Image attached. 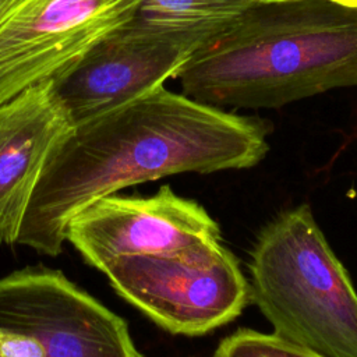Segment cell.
<instances>
[{"mask_svg": "<svg viewBox=\"0 0 357 357\" xmlns=\"http://www.w3.org/2000/svg\"><path fill=\"white\" fill-rule=\"evenodd\" d=\"M247 6H255V4H268V3H279V1H287V0H238Z\"/></svg>", "mask_w": 357, "mask_h": 357, "instance_id": "obj_12", "label": "cell"}, {"mask_svg": "<svg viewBox=\"0 0 357 357\" xmlns=\"http://www.w3.org/2000/svg\"><path fill=\"white\" fill-rule=\"evenodd\" d=\"M250 300L276 337L321 357H357V293L308 205L259 231Z\"/></svg>", "mask_w": 357, "mask_h": 357, "instance_id": "obj_3", "label": "cell"}, {"mask_svg": "<svg viewBox=\"0 0 357 357\" xmlns=\"http://www.w3.org/2000/svg\"><path fill=\"white\" fill-rule=\"evenodd\" d=\"M248 7L238 0H142L135 15L170 26L226 25Z\"/></svg>", "mask_w": 357, "mask_h": 357, "instance_id": "obj_10", "label": "cell"}, {"mask_svg": "<svg viewBox=\"0 0 357 357\" xmlns=\"http://www.w3.org/2000/svg\"><path fill=\"white\" fill-rule=\"evenodd\" d=\"M74 127L53 79L0 105V243H17L42 170Z\"/></svg>", "mask_w": 357, "mask_h": 357, "instance_id": "obj_9", "label": "cell"}, {"mask_svg": "<svg viewBox=\"0 0 357 357\" xmlns=\"http://www.w3.org/2000/svg\"><path fill=\"white\" fill-rule=\"evenodd\" d=\"M176 78L195 100L244 109L357 86V8L331 0L251 6L205 40Z\"/></svg>", "mask_w": 357, "mask_h": 357, "instance_id": "obj_2", "label": "cell"}, {"mask_svg": "<svg viewBox=\"0 0 357 357\" xmlns=\"http://www.w3.org/2000/svg\"><path fill=\"white\" fill-rule=\"evenodd\" d=\"M226 25L170 26L134 15L56 77V92L79 124L176 78L192 53Z\"/></svg>", "mask_w": 357, "mask_h": 357, "instance_id": "obj_6", "label": "cell"}, {"mask_svg": "<svg viewBox=\"0 0 357 357\" xmlns=\"http://www.w3.org/2000/svg\"><path fill=\"white\" fill-rule=\"evenodd\" d=\"M268 132L257 117L156 86L75 124L42 170L17 243L54 257L68 220L92 201L172 174L252 167Z\"/></svg>", "mask_w": 357, "mask_h": 357, "instance_id": "obj_1", "label": "cell"}, {"mask_svg": "<svg viewBox=\"0 0 357 357\" xmlns=\"http://www.w3.org/2000/svg\"><path fill=\"white\" fill-rule=\"evenodd\" d=\"M142 0H0V105L54 79Z\"/></svg>", "mask_w": 357, "mask_h": 357, "instance_id": "obj_7", "label": "cell"}, {"mask_svg": "<svg viewBox=\"0 0 357 357\" xmlns=\"http://www.w3.org/2000/svg\"><path fill=\"white\" fill-rule=\"evenodd\" d=\"M331 1H335V3L342 4V6H346V7L357 8V0H331Z\"/></svg>", "mask_w": 357, "mask_h": 357, "instance_id": "obj_13", "label": "cell"}, {"mask_svg": "<svg viewBox=\"0 0 357 357\" xmlns=\"http://www.w3.org/2000/svg\"><path fill=\"white\" fill-rule=\"evenodd\" d=\"M0 357H142L127 322L61 271L0 278Z\"/></svg>", "mask_w": 357, "mask_h": 357, "instance_id": "obj_4", "label": "cell"}, {"mask_svg": "<svg viewBox=\"0 0 357 357\" xmlns=\"http://www.w3.org/2000/svg\"><path fill=\"white\" fill-rule=\"evenodd\" d=\"M99 271L121 255H160L220 240L218 222L194 199L169 185L151 197H100L78 211L64 231Z\"/></svg>", "mask_w": 357, "mask_h": 357, "instance_id": "obj_8", "label": "cell"}, {"mask_svg": "<svg viewBox=\"0 0 357 357\" xmlns=\"http://www.w3.org/2000/svg\"><path fill=\"white\" fill-rule=\"evenodd\" d=\"M212 357H321L275 335L240 329L225 337Z\"/></svg>", "mask_w": 357, "mask_h": 357, "instance_id": "obj_11", "label": "cell"}, {"mask_svg": "<svg viewBox=\"0 0 357 357\" xmlns=\"http://www.w3.org/2000/svg\"><path fill=\"white\" fill-rule=\"evenodd\" d=\"M102 272L123 298L176 335L212 332L250 301V283L220 240L172 254L121 255Z\"/></svg>", "mask_w": 357, "mask_h": 357, "instance_id": "obj_5", "label": "cell"}]
</instances>
